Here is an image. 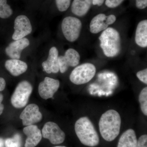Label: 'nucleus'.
Here are the masks:
<instances>
[{
	"label": "nucleus",
	"mask_w": 147,
	"mask_h": 147,
	"mask_svg": "<svg viewBox=\"0 0 147 147\" xmlns=\"http://www.w3.org/2000/svg\"><path fill=\"white\" fill-rule=\"evenodd\" d=\"M12 13L13 11L7 4V0H0V18H8Z\"/></svg>",
	"instance_id": "aec40b11"
},
{
	"label": "nucleus",
	"mask_w": 147,
	"mask_h": 147,
	"mask_svg": "<svg viewBox=\"0 0 147 147\" xmlns=\"http://www.w3.org/2000/svg\"><path fill=\"white\" fill-rule=\"evenodd\" d=\"M116 20V17L113 14L109 15V16H107L106 18V22L107 24L109 25H112L114 24Z\"/></svg>",
	"instance_id": "cd10ccee"
},
{
	"label": "nucleus",
	"mask_w": 147,
	"mask_h": 147,
	"mask_svg": "<svg viewBox=\"0 0 147 147\" xmlns=\"http://www.w3.org/2000/svg\"><path fill=\"white\" fill-rule=\"evenodd\" d=\"M137 140L135 131L132 129H127L121 135L117 147H137Z\"/></svg>",
	"instance_id": "dca6fc26"
},
{
	"label": "nucleus",
	"mask_w": 147,
	"mask_h": 147,
	"mask_svg": "<svg viewBox=\"0 0 147 147\" xmlns=\"http://www.w3.org/2000/svg\"><path fill=\"white\" fill-rule=\"evenodd\" d=\"M42 116L40 112L39 107L35 104L27 105L20 115L24 126L32 125L41 120Z\"/></svg>",
	"instance_id": "6e6552de"
},
{
	"label": "nucleus",
	"mask_w": 147,
	"mask_h": 147,
	"mask_svg": "<svg viewBox=\"0 0 147 147\" xmlns=\"http://www.w3.org/2000/svg\"><path fill=\"white\" fill-rule=\"evenodd\" d=\"M74 129L77 137L83 144L93 147L99 144V136L91 121L88 117H82L77 120Z\"/></svg>",
	"instance_id": "f03ea898"
},
{
	"label": "nucleus",
	"mask_w": 147,
	"mask_h": 147,
	"mask_svg": "<svg viewBox=\"0 0 147 147\" xmlns=\"http://www.w3.org/2000/svg\"><path fill=\"white\" fill-rule=\"evenodd\" d=\"M5 146V142L2 138H0V147H4Z\"/></svg>",
	"instance_id": "2f4dec72"
},
{
	"label": "nucleus",
	"mask_w": 147,
	"mask_h": 147,
	"mask_svg": "<svg viewBox=\"0 0 147 147\" xmlns=\"http://www.w3.org/2000/svg\"><path fill=\"white\" fill-rule=\"evenodd\" d=\"M5 67L9 73L17 76L25 73L28 69V65L25 62L16 59H11L5 62Z\"/></svg>",
	"instance_id": "2eb2a0df"
},
{
	"label": "nucleus",
	"mask_w": 147,
	"mask_h": 147,
	"mask_svg": "<svg viewBox=\"0 0 147 147\" xmlns=\"http://www.w3.org/2000/svg\"><path fill=\"white\" fill-rule=\"evenodd\" d=\"M3 99V96L2 94L0 93V115L2 114L4 108V105L2 103Z\"/></svg>",
	"instance_id": "c756f323"
},
{
	"label": "nucleus",
	"mask_w": 147,
	"mask_h": 147,
	"mask_svg": "<svg viewBox=\"0 0 147 147\" xmlns=\"http://www.w3.org/2000/svg\"><path fill=\"white\" fill-rule=\"evenodd\" d=\"M6 82L5 80L2 77H0V92L3 90L5 88Z\"/></svg>",
	"instance_id": "c85d7f7f"
},
{
	"label": "nucleus",
	"mask_w": 147,
	"mask_h": 147,
	"mask_svg": "<svg viewBox=\"0 0 147 147\" xmlns=\"http://www.w3.org/2000/svg\"><path fill=\"white\" fill-rule=\"evenodd\" d=\"M60 86L59 80L46 77L38 86V93L40 97L47 100L53 97Z\"/></svg>",
	"instance_id": "9b49d317"
},
{
	"label": "nucleus",
	"mask_w": 147,
	"mask_h": 147,
	"mask_svg": "<svg viewBox=\"0 0 147 147\" xmlns=\"http://www.w3.org/2000/svg\"><path fill=\"white\" fill-rule=\"evenodd\" d=\"M124 0H106L105 5L110 8H115L118 6Z\"/></svg>",
	"instance_id": "393cba45"
},
{
	"label": "nucleus",
	"mask_w": 147,
	"mask_h": 147,
	"mask_svg": "<svg viewBox=\"0 0 147 147\" xmlns=\"http://www.w3.org/2000/svg\"><path fill=\"white\" fill-rule=\"evenodd\" d=\"M71 0H56V5L59 10L60 11H65L68 9Z\"/></svg>",
	"instance_id": "5701e85b"
},
{
	"label": "nucleus",
	"mask_w": 147,
	"mask_h": 147,
	"mask_svg": "<svg viewBox=\"0 0 147 147\" xmlns=\"http://www.w3.org/2000/svg\"><path fill=\"white\" fill-rule=\"evenodd\" d=\"M58 59L59 53L57 49L55 47H51L47 60L42 64L43 70L48 74L58 73L59 71Z\"/></svg>",
	"instance_id": "4468645a"
},
{
	"label": "nucleus",
	"mask_w": 147,
	"mask_h": 147,
	"mask_svg": "<svg viewBox=\"0 0 147 147\" xmlns=\"http://www.w3.org/2000/svg\"><path fill=\"white\" fill-rule=\"evenodd\" d=\"M137 78L144 84H147V69L138 71L137 73Z\"/></svg>",
	"instance_id": "b1692460"
},
{
	"label": "nucleus",
	"mask_w": 147,
	"mask_h": 147,
	"mask_svg": "<svg viewBox=\"0 0 147 147\" xmlns=\"http://www.w3.org/2000/svg\"><path fill=\"white\" fill-rule=\"evenodd\" d=\"M107 16L104 13H99L92 19L90 24V31L92 34H98L107 28Z\"/></svg>",
	"instance_id": "f3484780"
},
{
	"label": "nucleus",
	"mask_w": 147,
	"mask_h": 147,
	"mask_svg": "<svg viewBox=\"0 0 147 147\" xmlns=\"http://www.w3.org/2000/svg\"><path fill=\"white\" fill-rule=\"evenodd\" d=\"M14 31L12 35L14 40L24 38L30 34L32 31V26L29 18L25 15H19L14 21Z\"/></svg>",
	"instance_id": "1a4fd4ad"
},
{
	"label": "nucleus",
	"mask_w": 147,
	"mask_h": 147,
	"mask_svg": "<svg viewBox=\"0 0 147 147\" xmlns=\"http://www.w3.org/2000/svg\"><path fill=\"white\" fill-rule=\"evenodd\" d=\"M54 147H66L65 146H55Z\"/></svg>",
	"instance_id": "473e14b6"
},
{
	"label": "nucleus",
	"mask_w": 147,
	"mask_h": 147,
	"mask_svg": "<svg viewBox=\"0 0 147 147\" xmlns=\"http://www.w3.org/2000/svg\"><path fill=\"white\" fill-rule=\"evenodd\" d=\"M139 100L141 110L145 116H147V87H145L139 94Z\"/></svg>",
	"instance_id": "412c9836"
},
{
	"label": "nucleus",
	"mask_w": 147,
	"mask_h": 147,
	"mask_svg": "<svg viewBox=\"0 0 147 147\" xmlns=\"http://www.w3.org/2000/svg\"><path fill=\"white\" fill-rule=\"evenodd\" d=\"M42 137L54 145L63 143L65 138L64 132L57 123L49 121L44 125L42 130Z\"/></svg>",
	"instance_id": "0eeeda50"
},
{
	"label": "nucleus",
	"mask_w": 147,
	"mask_h": 147,
	"mask_svg": "<svg viewBox=\"0 0 147 147\" xmlns=\"http://www.w3.org/2000/svg\"><path fill=\"white\" fill-rule=\"evenodd\" d=\"M32 90L31 84L28 81H23L20 82L11 98V102L13 107L16 108H21L26 106Z\"/></svg>",
	"instance_id": "39448f33"
},
{
	"label": "nucleus",
	"mask_w": 147,
	"mask_h": 147,
	"mask_svg": "<svg viewBox=\"0 0 147 147\" xmlns=\"http://www.w3.org/2000/svg\"><path fill=\"white\" fill-rule=\"evenodd\" d=\"M80 60L79 53L74 49L69 48L66 51L64 56L59 57V68L61 73L67 71L69 67L76 66L78 65Z\"/></svg>",
	"instance_id": "9d476101"
},
{
	"label": "nucleus",
	"mask_w": 147,
	"mask_h": 147,
	"mask_svg": "<svg viewBox=\"0 0 147 147\" xmlns=\"http://www.w3.org/2000/svg\"><path fill=\"white\" fill-rule=\"evenodd\" d=\"M30 44V41L26 38L15 40L11 42L6 48V54L11 59H19L21 57L22 51Z\"/></svg>",
	"instance_id": "f8f14e48"
},
{
	"label": "nucleus",
	"mask_w": 147,
	"mask_h": 147,
	"mask_svg": "<svg viewBox=\"0 0 147 147\" xmlns=\"http://www.w3.org/2000/svg\"><path fill=\"white\" fill-rule=\"evenodd\" d=\"M137 147H147V134H144L139 137L137 141Z\"/></svg>",
	"instance_id": "a878e982"
},
{
	"label": "nucleus",
	"mask_w": 147,
	"mask_h": 147,
	"mask_svg": "<svg viewBox=\"0 0 147 147\" xmlns=\"http://www.w3.org/2000/svg\"><path fill=\"white\" fill-rule=\"evenodd\" d=\"M92 0H74L71 7L72 13L78 16H85L90 8Z\"/></svg>",
	"instance_id": "6ab92c4d"
},
{
	"label": "nucleus",
	"mask_w": 147,
	"mask_h": 147,
	"mask_svg": "<svg viewBox=\"0 0 147 147\" xmlns=\"http://www.w3.org/2000/svg\"><path fill=\"white\" fill-rule=\"evenodd\" d=\"M96 72V68L92 64H82L73 69L70 74L69 79L75 85H82L91 81L94 77Z\"/></svg>",
	"instance_id": "20e7f679"
},
{
	"label": "nucleus",
	"mask_w": 147,
	"mask_h": 147,
	"mask_svg": "<svg viewBox=\"0 0 147 147\" xmlns=\"http://www.w3.org/2000/svg\"><path fill=\"white\" fill-rule=\"evenodd\" d=\"M5 147H21V139L19 134H16L12 138H8L5 142Z\"/></svg>",
	"instance_id": "4be33fe9"
},
{
	"label": "nucleus",
	"mask_w": 147,
	"mask_h": 147,
	"mask_svg": "<svg viewBox=\"0 0 147 147\" xmlns=\"http://www.w3.org/2000/svg\"><path fill=\"white\" fill-rule=\"evenodd\" d=\"M121 123L120 115L116 110H108L103 113L98 124L103 139L108 142L114 141L119 134Z\"/></svg>",
	"instance_id": "f257e3e1"
},
{
	"label": "nucleus",
	"mask_w": 147,
	"mask_h": 147,
	"mask_svg": "<svg viewBox=\"0 0 147 147\" xmlns=\"http://www.w3.org/2000/svg\"><path fill=\"white\" fill-rule=\"evenodd\" d=\"M99 39L100 47L105 56L113 57L119 55L121 50V38L117 30L107 28L102 32Z\"/></svg>",
	"instance_id": "7ed1b4c3"
},
{
	"label": "nucleus",
	"mask_w": 147,
	"mask_h": 147,
	"mask_svg": "<svg viewBox=\"0 0 147 147\" xmlns=\"http://www.w3.org/2000/svg\"><path fill=\"white\" fill-rule=\"evenodd\" d=\"M82 28V22L76 17L67 16L64 18L62 22L63 33L69 42H74L79 38Z\"/></svg>",
	"instance_id": "423d86ee"
},
{
	"label": "nucleus",
	"mask_w": 147,
	"mask_h": 147,
	"mask_svg": "<svg viewBox=\"0 0 147 147\" xmlns=\"http://www.w3.org/2000/svg\"><path fill=\"white\" fill-rule=\"evenodd\" d=\"M136 7L139 9H144L147 6V0H135Z\"/></svg>",
	"instance_id": "bb28decb"
},
{
	"label": "nucleus",
	"mask_w": 147,
	"mask_h": 147,
	"mask_svg": "<svg viewBox=\"0 0 147 147\" xmlns=\"http://www.w3.org/2000/svg\"><path fill=\"white\" fill-rule=\"evenodd\" d=\"M24 134L27 136L25 147H35L39 144L42 139V133L36 125H28L23 129Z\"/></svg>",
	"instance_id": "ddd939ff"
},
{
	"label": "nucleus",
	"mask_w": 147,
	"mask_h": 147,
	"mask_svg": "<svg viewBox=\"0 0 147 147\" xmlns=\"http://www.w3.org/2000/svg\"><path fill=\"white\" fill-rule=\"evenodd\" d=\"M105 0H92V4L94 5L100 6L102 5Z\"/></svg>",
	"instance_id": "7c9ffc66"
},
{
	"label": "nucleus",
	"mask_w": 147,
	"mask_h": 147,
	"mask_svg": "<svg viewBox=\"0 0 147 147\" xmlns=\"http://www.w3.org/2000/svg\"><path fill=\"white\" fill-rule=\"evenodd\" d=\"M135 40L138 46L142 47L147 46V20L139 22L137 25Z\"/></svg>",
	"instance_id": "a211bd4d"
}]
</instances>
